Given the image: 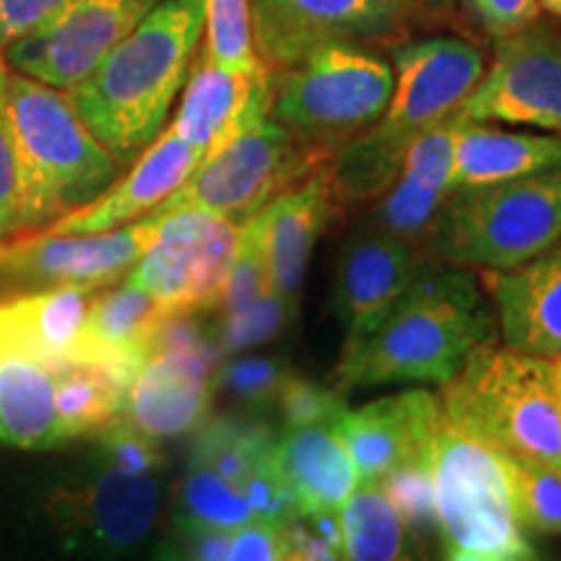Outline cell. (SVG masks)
<instances>
[{
  "mask_svg": "<svg viewBox=\"0 0 561 561\" xmlns=\"http://www.w3.org/2000/svg\"><path fill=\"white\" fill-rule=\"evenodd\" d=\"M489 341H496V322L473 273L430 261L367 333L346 341L333 385L343 392L390 382L445 385Z\"/></svg>",
  "mask_w": 561,
  "mask_h": 561,
  "instance_id": "obj_1",
  "label": "cell"
},
{
  "mask_svg": "<svg viewBox=\"0 0 561 561\" xmlns=\"http://www.w3.org/2000/svg\"><path fill=\"white\" fill-rule=\"evenodd\" d=\"M203 42V0H159L68 100L112 157L130 164L164 128Z\"/></svg>",
  "mask_w": 561,
  "mask_h": 561,
  "instance_id": "obj_2",
  "label": "cell"
},
{
  "mask_svg": "<svg viewBox=\"0 0 561 561\" xmlns=\"http://www.w3.org/2000/svg\"><path fill=\"white\" fill-rule=\"evenodd\" d=\"M79 466L45 500L62 551L83 561H125L151 538L164 507V453L128 421L94 434Z\"/></svg>",
  "mask_w": 561,
  "mask_h": 561,
  "instance_id": "obj_3",
  "label": "cell"
},
{
  "mask_svg": "<svg viewBox=\"0 0 561 561\" xmlns=\"http://www.w3.org/2000/svg\"><path fill=\"white\" fill-rule=\"evenodd\" d=\"M486 58L460 37L411 39L392 50L396 87L375 128L348 140L331 161V185L341 210L380 198L401 172L405 146L419 133L455 115L479 87Z\"/></svg>",
  "mask_w": 561,
  "mask_h": 561,
  "instance_id": "obj_4",
  "label": "cell"
},
{
  "mask_svg": "<svg viewBox=\"0 0 561 561\" xmlns=\"http://www.w3.org/2000/svg\"><path fill=\"white\" fill-rule=\"evenodd\" d=\"M5 121L21 178L24 234L53 227L100 198L123 174V161L87 128L66 91L9 68Z\"/></svg>",
  "mask_w": 561,
  "mask_h": 561,
  "instance_id": "obj_5",
  "label": "cell"
},
{
  "mask_svg": "<svg viewBox=\"0 0 561 561\" xmlns=\"http://www.w3.org/2000/svg\"><path fill=\"white\" fill-rule=\"evenodd\" d=\"M442 416L507 458L561 476V405L553 364L489 341L442 385Z\"/></svg>",
  "mask_w": 561,
  "mask_h": 561,
  "instance_id": "obj_6",
  "label": "cell"
},
{
  "mask_svg": "<svg viewBox=\"0 0 561 561\" xmlns=\"http://www.w3.org/2000/svg\"><path fill=\"white\" fill-rule=\"evenodd\" d=\"M561 242V167L458 187L419 244L430 261L458 268L512 271Z\"/></svg>",
  "mask_w": 561,
  "mask_h": 561,
  "instance_id": "obj_7",
  "label": "cell"
},
{
  "mask_svg": "<svg viewBox=\"0 0 561 561\" xmlns=\"http://www.w3.org/2000/svg\"><path fill=\"white\" fill-rule=\"evenodd\" d=\"M396 73L362 45H325L271 76V117L307 149L335 157L375 128L388 110Z\"/></svg>",
  "mask_w": 561,
  "mask_h": 561,
  "instance_id": "obj_8",
  "label": "cell"
},
{
  "mask_svg": "<svg viewBox=\"0 0 561 561\" xmlns=\"http://www.w3.org/2000/svg\"><path fill=\"white\" fill-rule=\"evenodd\" d=\"M432 466L439 536L447 546L494 553L504 561H536L502 453L439 416Z\"/></svg>",
  "mask_w": 561,
  "mask_h": 561,
  "instance_id": "obj_9",
  "label": "cell"
},
{
  "mask_svg": "<svg viewBox=\"0 0 561 561\" xmlns=\"http://www.w3.org/2000/svg\"><path fill=\"white\" fill-rule=\"evenodd\" d=\"M331 159L299 144L268 112L237 133L214 157L201 161L191 178L151 214L195 208L242 227L273 198L297 187Z\"/></svg>",
  "mask_w": 561,
  "mask_h": 561,
  "instance_id": "obj_10",
  "label": "cell"
},
{
  "mask_svg": "<svg viewBox=\"0 0 561 561\" xmlns=\"http://www.w3.org/2000/svg\"><path fill=\"white\" fill-rule=\"evenodd\" d=\"M151 216L157 229L125 280L170 312L216 310L240 248V224L195 208Z\"/></svg>",
  "mask_w": 561,
  "mask_h": 561,
  "instance_id": "obj_11",
  "label": "cell"
},
{
  "mask_svg": "<svg viewBox=\"0 0 561 561\" xmlns=\"http://www.w3.org/2000/svg\"><path fill=\"white\" fill-rule=\"evenodd\" d=\"M421 0H252V34L268 76L325 45L396 39Z\"/></svg>",
  "mask_w": 561,
  "mask_h": 561,
  "instance_id": "obj_12",
  "label": "cell"
},
{
  "mask_svg": "<svg viewBox=\"0 0 561 561\" xmlns=\"http://www.w3.org/2000/svg\"><path fill=\"white\" fill-rule=\"evenodd\" d=\"M458 115L561 136V34L533 24L496 39L494 58Z\"/></svg>",
  "mask_w": 561,
  "mask_h": 561,
  "instance_id": "obj_13",
  "label": "cell"
},
{
  "mask_svg": "<svg viewBox=\"0 0 561 561\" xmlns=\"http://www.w3.org/2000/svg\"><path fill=\"white\" fill-rule=\"evenodd\" d=\"M159 0H76L34 34L0 47L5 68L68 91L81 83Z\"/></svg>",
  "mask_w": 561,
  "mask_h": 561,
  "instance_id": "obj_14",
  "label": "cell"
},
{
  "mask_svg": "<svg viewBox=\"0 0 561 561\" xmlns=\"http://www.w3.org/2000/svg\"><path fill=\"white\" fill-rule=\"evenodd\" d=\"M153 229L157 219L151 214L128 227L96 234H55L42 229L0 244V268L32 284H83L104 289L128 276L149 248Z\"/></svg>",
  "mask_w": 561,
  "mask_h": 561,
  "instance_id": "obj_15",
  "label": "cell"
},
{
  "mask_svg": "<svg viewBox=\"0 0 561 561\" xmlns=\"http://www.w3.org/2000/svg\"><path fill=\"white\" fill-rule=\"evenodd\" d=\"M219 348H157L125 390L123 421L151 439H172L206 421Z\"/></svg>",
  "mask_w": 561,
  "mask_h": 561,
  "instance_id": "obj_16",
  "label": "cell"
},
{
  "mask_svg": "<svg viewBox=\"0 0 561 561\" xmlns=\"http://www.w3.org/2000/svg\"><path fill=\"white\" fill-rule=\"evenodd\" d=\"M430 257L419 244L388 231L356 227L343 240L335 261L333 301L348 339H359L413 284Z\"/></svg>",
  "mask_w": 561,
  "mask_h": 561,
  "instance_id": "obj_17",
  "label": "cell"
},
{
  "mask_svg": "<svg viewBox=\"0 0 561 561\" xmlns=\"http://www.w3.org/2000/svg\"><path fill=\"white\" fill-rule=\"evenodd\" d=\"M442 409L426 390H405L346 411L333 430L351 455L359 483L377 486L401 462L432 453Z\"/></svg>",
  "mask_w": 561,
  "mask_h": 561,
  "instance_id": "obj_18",
  "label": "cell"
},
{
  "mask_svg": "<svg viewBox=\"0 0 561 561\" xmlns=\"http://www.w3.org/2000/svg\"><path fill=\"white\" fill-rule=\"evenodd\" d=\"M201 164L198 151L182 140L172 128L161 130L144 151L133 159V167L121 174L100 198L62 216L47 227L55 234H96L128 227L159 208Z\"/></svg>",
  "mask_w": 561,
  "mask_h": 561,
  "instance_id": "obj_19",
  "label": "cell"
},
{
  "mask_svg": "<svg viewBox=\"0 0 561 561\" xmlns=\"http://www.w3.org/2000/svg\"><path fill=\"white\" fill-rule=\"evenodd\" d=\"M271 112V76L240 73L198 58L170 128L198 151L201 161Z\"/></svg>",
  "mask_w": 561,
  "mask_h": 561,
  "instance_id": "obj_20",
  "label": "cell"
},
{
  "mask_svg": "<svg viewBox=\"0 0 561 561\" xmlns=\"http://www.w3.org/2000/svg\"><path fill=\"white\" fill-rule=\"evenodd\" d=\"M333 219L331 161L255 214L273 291L294 307H297L301 286H305L314 242Z\"/></svg>",
  "mask_w": 561,
  "mask_h": 561,
  "instance_id": "obj_21",
  "label": "cell"
},
{
  "mask_svg": "<svg viewBox=\"0 0 561 561\" xmlns=\"http://www.w3.org/2000/svg\"><path fill=\"white\" fill-rule=\"evenodd\" d=\"M504 346L530 356L561 354V242L512 271H483Z\"/></svg>",
  "mask_w": 561,
  "mask_h": 561,
  "instance_id": "obj_22",
  "label": "cell"
},
{
  "mask_svg": "<svg viewBox=\"0 0 561 561\" xmlns=\"http://www.w3.org/2000/svg\"><path fill=\"white\" fill-rule=\"evenodd\" d=\"M170 314L174 312L128 280L104 286L91 299L81 343L68 359L102 364L130 385L149 356L159 325Z\"/></svg>",
  "mask_w": 561,
  "mask_h": 561,
  "instance_id": "obj_23",
  "label": "cell"
},
{
  "mask_svg": "<svg viewBox=\"0 0 561 561\" xmlns=\"http://www.w3.org/2000/svg\"><path fill=\"white\" fill-rule=\"evenodd\" d=\"M276 466L301 515L341 512L359 486L346 445L331 424L280 430Z\"/></svg>",
  "mask_w": 561,
  "mask_h": 561,
  "instance_id": "obj_24",
  "label": "cell"
},
{
  "mask_svg": "<svg viewBox=\"0 0 561 561\" xmlns=\"http://www.w3.org/2000/svg\"><path fill=\"white\" fill-rule=\"evenodd\" d=\"M96 286L50 284L0 301V341L39 359H68L81 343Z\"/></svg>",
  "mask_w": 561,
  "mask_h": 561,
  "instance_id": "obj_25",
  "label": "cell"
},
{
  "mask_svg": "<svg viewBox=\"0 0 561 561\" xmlns=\"http://www.w3.org/2000/svg\"><path fill=\"white\" fill-rule=\"evenodd\" d=\"M553 167H561V136L500 130L489 123H471L460 117L453 191L520 180Z\"/></svg>",
  "mask_w": 561,
  "mask_h": 561,
  "instance_id": "obj_26",
  "label": "cell"
},
{
  "mask_svg": "<svg viewBox=\"0 0 561 561\" xmlns=\"http://www.w3.org/2000/svg\"><path fill=\"white\" fill-rule=\"evenodd\" d=\"M0 445L21 450L60 447L50 364L0 341Z\"/></svg>",
  "mask_w": 561,
  "mask_h": 561,
  "instance_id": "obj_27",
  "label": "cell"
},
{
  "mask_svg": "<svg viewBox=\"0 0 561 561\" xmlns=\"http://www.w3.org/2000/svg\"><path fill=\"white\" fill-rule=\"evenodd\" d=\"M55 377V409L62 445L94 437L123 416L125 385L115 371L94 362L45 359Z\"/></svg>",
  "mask_w": 561,
  "mask_h": 561,
  "instance_id": "obj_28",
  "label": "cell"
},
{
  "mask_svg": "<svg viewBox=\"0 0 561 561\" xmlns=\"http://www.w3.org/2000/svg\"><path fill=\"white\" fill-rule=\"evenodd\" d=\"M348 561H424L413 536L380 486L359 483L341 510Z\"/></svg>",
  "mask_w": 561,
  "mask_h": 561,
  "instance_id": "obj_29",
  "label": "cell"
},
{
  "mask_svg": "<svg viewBox=\"0 0 561 561\" xmlns=\"http://www.w3.org/2000/svg\"><path fill=\"white\" fill-rule=\"evenodd\" d=\"M276 442L278 432L268 421L242 416L206 419L195 434L191 458L219 473L231 486L242 489L255 468L276 458Z\"/></svg>",
  "mask_w": 561,
  "mask_h": 561,
  "instance_id": "obj_30",
  "label": "cell"
},
{
  "mask_svg": "<svg viewBox=\"0 0 561 561\" xmlns=\"http://www.w3.org/2000/svg\"><path fill=\"white\" fill-rule=\"evenodd\" d=\"M255 520L248 496L242 489L231 486L208 466L187 462L185 479L174 494L172 528H216L237 530Z\"/></svg>",
  "mask_w": 561,
  "mask_h": 561,
  "instance_id": "obj_31",
  "label": "cell"
},
{
  "mask_svg": "<svg viewBox=\"0 0 561 561\" xmlns=\"http://www.w3.org/2000/svg\"><path fill=\"white\" fill-rule=\"evenodd\" d=\"M203 58L240 73H268L255 50L252 0H203Z\"/></svg>",
  "mask_w": 561,
  "mask_h": 561,
  "instance_id": "obj_32",
  "label": "cell"
},
{
  "mask_svg": "<svg viewBox=\"0 0 561 561\" xmlns=\"http://www.w3.org/2000/svg\"><path fill=\"white\" fill-rule=\"evenodd\" d=\"M401 520L416 538L439 536L437 491H434L432 453L401 462L377 483Z\"/></svg>",
  "mask_w": 561,
  "mask_h": 561,
  "instance_id": "obj_33",
  "label": "cell"
},
{
  "mask_svg": "<svg viewBox=\"0 0 561 561\" xmlns=\"http://www.w3.org/2000/svg\"><path fill=\"white\" fill-rule=\"evenodd\" d=\"M502 458L507 462L515 510L523 528L561 536V476L536 462L515 460L507 455Z\"/></svg>",
  "mask_w": 561,
  "mask_h": 561,
  "instance_id": "obj_34",
  "label": "cell"
},
{
  "mask_svg": "<svg viewBox=\"0 0 561 561\" xmlns=\"http://www.w3.org/2000/svg\"><path fill=\"white\" fill-rule=\"evenodd\" d=\"M297 307L289 305L280 294L265 291L263 297L237 307V310L221 312L216 343L224 351H242L257 343H265L284 333Z\"/></svg>",
  "mask_w": 561,
  "mask_h": 561,
  "instance_id": "obj_35",
  "label": "cell"
},
{
  "mask_svg": "<svg viewBox=\"0 0 561 561\" xmlns=\"http://www.w3.org/2000/svg\"><path fill=\"white\" fill-rule=\"evenodd\" d=\"M276 409L280 416V430H291V426H333L348 411V403L346 392L335 388V385L328 388V385H318L291 371L289 380L278 392Z\"/></svg>",
  "mask_w": 561,
  "mask_h": 561,
  "instance_id": "obj_36",
  "label": "cell"
},
{
  "mask_svg": "<svg viewBox=\"0 0 561 561\" xmlns=\"http://www.w3.org/2000/svg\"><path fill=\"white\" fill-rule=\"evenodd\" d=\"M289 375L291 367L284 356H242L216 375V385L227 388L231 398L250 409H268L276 405L278 392Z\"/></svg>",
  "mask_w": 561,
  "mask_h": 561,
  "instance_id": "obj_37",
  "label": "cell"
},
{
  "mask_svg": "<svg viewBox=\"0 0 561 561\" xmlns=\"http://www.w3.org/2000/svg\"><path fill=\"white\" fill-rule=\"evenodd\" d=\"M284 557L280 561H348L343 546L341 512H310L280 525Z\"/></svg>",
  "mask_w": 561,
  "mask_h": 561,
  "instance_id": "obj_38",
  "label": "cell"
},
{
  "mask_svg": "<svg viewBox=\"0 0 561 561\" xmlns=\"http://www.w3.org/2000/svg\"><path fill=\"white\" fill-rule=\"evenodd\" d=\"M24 234L21 214V178L5 121V62L0 66V244Z\"/></svg>",
  "mask_w": 561,
  "mask_h": 561,
  "instance_id": "obj_39",
  "label": "cell"
},
{
  "mask_svg": "<svg viewBox=\"0 0 561 561\" xmlns=\"http://www.w3.org/2000/svg\"><path fill=\"white\" fill-rule=\"evenodd\" d=\"M242 491L248 496L252 512H255V520L280 528V525H286L297 515V502H294L291 491L278 471L276 458L255 468V473L244 481Z\"/></svg>",
  "mask_w": 561,
  "mask_h": 561,
  "instance_id": "obj_40",
  "label": "cell"
},
{
  "mask_svg": "<svg viewBox=\"0 0 561 561\" xmlns=\"http://www.w3.org/2000/svg\"><path fill=\"white\" fill-rule=\"evenodd\" d=\"M471 16L491 39L510 37L538 24V0H462Z\"/></svg>",
  "mask_w": 561,
  "mask_h": 561,
  "instance_id": "obj_41",
  "label": "cell"
},
{
  "mask_svg": "<svg viewBox=\"0 0 561 561\" xmlns=\"http://www.w3.org/2000/svg\"><path fill=\"white\" fill-rule=\"evenodd\" d=\"M76 0H0V47L34 34Z\"/></svg>",
  "mask_w": 561,
  "mask_h": 561,
  "instance_id": "obj_42",
  "label": "cell"
},
{
  "mask_svg": "<svg viewBox=\"0 0 561 561\" xmlns=\"http://www.w3.org/2000/svg\"><path fill=\"white\" fill-rule=\"evenodd\" d=\"M284 536L276 525L252 520L231 533L229 549L221 561H280Z\"/></svg>",
  "mask_w": 561,
  "mask_h": 561,
  "instance_id": "obj_43",
  "label": "cell"
},
{
  "mask_svg": "<svg viewBox=\"0 0 561 561\" xmlns=\"http://www.w3.org/2000/svg\"><path fill=\"white\" fill-rule=\"evenodd\" d=\"M442 561H504L494 553H483V551H471V549H458V546H447V553Z\"/></svg>",
  "mask_w": 561,
  "mask_h": 561,
  "instance_id": "obj_44",
  "label": "cell"
},
{
  "mask_svg": "<svg viewBox=\"0 0 561 561\" xmlns=\"http://www.w3.org/2000/svg\"><path fill=\"white\" fill-rule=\"evenodd\" d=\"M538 9L543 13H549L551 19L561 21V0H538Z\"/></svg>",
  "mask_w": 561,
  "mask_h": 561,
  "instance_id": "obj_45",
  "label": "cell"
},
{
  "mask_svg": "<svg viewBox=\"0 0 561 561\" xmlns=\"http://www.w3.org/2000/svg\"><path fill=\"white\" fill-rule=\"evenodd\" d=\"M551 364H553V377H557V380H561V354H559V359L551 362Z\"/></svg>",
  "mask_w": 561,
  "mask_h": 561,
  "instance_id": "obj_46",
  "label": "cell"
},
{
  "mask_svg": "<svg viewBox=\"0 0 561 561\" xmlns=\"http://www.w3.org/2000/svg\"><path fill=\"white\" fill-rule=\"evenodd\" d=\"M0 66H3V53H0Z\"/></svg>",
  "mask_w": 561,
  "mask_h": 561,
  "instance_id": "obj_47",
  "label": "cell"
}]
</instances>
